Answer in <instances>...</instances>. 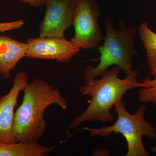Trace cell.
<instances>
[{"instance_id":"obj_11","label":"cell","mask_w":156,"mask_h":156,"mask_svg":"<svg viewBox=\"0 0 156 156\" xmlns=\"http://www.w3.org/2000/svg\"><path fill=\"white\" fill-rule=\"evenodd\" d=\"M138 33L146 52L151 76L156 79V33L150 29L147 22L140 26Z\"/></svg>"},{"instance_id":"obj_13","label":"cell","mask_w":156,"mask_h":156,"mask_svg":"<svg viewBox=\"0 0 156 156\" xmlns=\"http://www.w3.org/2000/svg\"><path fill=\"white\" fill-rule=\"evenodd\" d=\"M24 25V21L23 19L11 22H0V32L4 33L9 31L19 29Z\"/></svg>"},{"instance_id":"obj_1","label":"cell","mask_w":156,"mask_h":156,"mask_svg":"<svg viewBox=\"0 0 156 156\" xmlns=\"http://www.w3.org/2000/svg\"><path fill=\"white\" fill-rule=\"evenodd\" d=\"M121 70L115 66L103 74L100 79H85L80 92L82 95L90 97L89 105L85 111L70 124V129L78 128L87 122H112L114 119L111 112L112 108L123 100L124 95L129 90L145 87L143 82L136 80L137 69L133 70L124 79L118 76Z\"/></svg>"},{"instance_id":"obj_5","label":"cell","mask_w":156,"mask_h":156,"mask_svg":"<svg viewBox=\"0 0 156 156\" xmlns=\"http://www.w3.org/2000/svg\"><path fill=\"white\" fill-rule=\"evenodd\" d=\"M100 9L94 0H77L73 19L75 34L71 42L79 49H97L103 40L98 20Z\"/></svg>"},{"instance_id":"obj_3","label":"cell","mask_w":156,"mask_h":156,"mask_svg":"<svg viewBox=\"0 0 156 156\" xmlns=\"http://www.w3.org/2000/svg\"><path fill=\"white\" fill-rule=\"evenodd\" d=\"M106 34L102 46L97 49L100 54L99 62L96 67L87 66L83 74L84 79L101 76L112 66H116L126 75L133 70L134 56L138 55L135 49L136 29L128 26L123 20L119 21V29L114 26L111 18L107 17L105 21Z\"/></svg>"},{"instance_id":"obj_6","label":"cell","mask_w":156,"mask_h":156,"mask_svg":"<svg viewBox=\"0 0 156 156\" xmlns=\"http://www.w3.org/2000/svg\"><path fill=\"white\" fill-rule=\"evenodd\" d=\"M77 0H45L46 10L40 26V37H64L73 25Z\"/></svg>"},{"instance_id":"obj_9","label":"cell","mask_w":156,"mask_h":156,"mask_svg":"<svg viewBox=\"0 0 156 156\" xmlns=\"http://www.w3.org/2000/svg\"><path fill=\"white\" fill-rule=\"evenodd\" d=\"M28 47L27 43L0 35V75L3 79L11 77V72L21 59L26 57Z\"/></svg>"},{"instance_id":"obj_12","label":"cell","mask_w":156,"mask_h":156,"mask_svg":"<svg viewBox=\"0 0 156 156\" xmlns=\"http://www.w3.org/2000/svg\"><path fill=\"white\" fill-rule=\"evenodd\" d=\"M145 87L139 88L137 98L142 103H150L156 106V79L147 78L143 81Z\"/></svg>"},{"instance_id":"obj_10","label":"cell","mask_w":156,"mask_h":156,"mask_svg":"<svg viewBox=\"0 0 156 156\" xmlns=\"http://www.w3.org/2000/svg\"><path fill=\"white\" fill-rule=\"evenodd\" d=\"M55 147L30 140H20L14 143L0 142V156H46Z\"/></svg>"},{"instance_id":"obj_7","label":"cell","mask_w":156,"mask_h":156,"mask_svg":"<svg viewBox=\"0 0 156 156\" xmlns=\"http://www.w3.org/2000/svg\"><path fill=\"white\" fill-rule=\"evenodd\" d=\"M26 57L29 58L52 59L66 62L77 54L80 49L76 48L65 37L30 38Z\"/></svg>"},{"instance_id":"obj_4","label":"cell","mask_w":156,"mask_h":156,"mask_svg":"<svg viewBox=\"0 0 156 156\" xmlns=\"http://www.w3.org/2000/svg\"><path fill=\"white\" fill-rule=\"evenodd\" d=\"M114 107L117 119L111 126L99 128L86 127L78 129L88 131L92 136L106 137L113 133L122 134L127 143L126 156H149L144 145L143 138L146 136L155 139L156 133L155 127L144 119L147 110L145 105H141L132 115L127 111L123 100L117 102Z\"/></svg>"},{"instance_id":"obj_15","label":"cell","mask_w":156,"mask_h":156,"mask_svg":"<svg viewBox=\"0 0 156 156\" xmlns=\"http://www.w3.org/2000/svg\"><path fill=\"white\" fill-rule=\"evenodd\" d=\"M151 151L152 152L156 153V146H155L154 147H153L152 148Z\"/></svg>"},{"instance_id":"obj_14","label":"cell","mask_w":156,"mask_h":156,"mask_svg":"<svg viewBox=\"0 0 156 156\" xmlns=\"http://www.w3.org/2000/svg\"><path fill=\"white\" fill-rule=\"evenodd\" d=\"M20 1L37 8L44 5L45 0H20Z\"/></svg>"},{"instance_id":"obj_2","label":"cell","mask_w":156,"mask_h":156,"mask_svg":"<svg viewBox=\"0 0 156 156\" xmlns=\"http://www.w3.org/2000/svg\"><path fill=\"white\" fill-rule=\"evenodd\" d=\"M23 91L22 103L15 113L14 136L17 142L30 140L38 142L46 131V110L56 104L66 110L68 101L57 88L41 79H34Z\"/></svg>"},{"instance_id":"obj_8","label":"cell","mask_w":156,"mask_h":156,"mask_svg":"<svg viewBox=\"0 0 156 156\" xmlns=\"http://www.w3.org/2000/svg\"><path fill=\"white\" fill-rule=\"evenodd\" d=\"M29 83L28 75L23 71L15 75L13 86L7 94L0 97V142H17L14 133V109L20 92Z\"/></svg>"}]
</instances>
